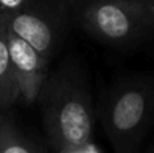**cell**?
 <instances>
[{
    "label": "cell",
    "instance_id": "obj_1",
    "mask_svg": "<svg viewBox=\"0 0 154 153\" xmlns=\"http://www.w3.org/2000/svg\"><path fill=\"white\" fill-rule=\"evenodd\" d=\"M38 102L45 138L54 153L93 143L97 111L79 66L64 62L50 72Z\"/></svg>",
    "mask_w": 154,
    "mask_h": 153
},
{
    "label": "cell",
    "instance_id": "obj_9",
    "mask_svg": "<svg viewBox=\"0 0 154 153\" xmlns=\"http://www.w3.org/2000/svg\"><path fill=\"white\" fill-rule=\"evenodd\" d=\"M55 153H100L97 146L94 143H90V144H85V146H81V147H73V149H63V150H58Z\"/></svg>",
    "mask_w": 154,
    "mask_h": 153
},
{
    "label": "cell",
    "instance_id": "obj_11",
    "mask_svg": "<svg viewBox=\"0 0 154 153\" xmlns=\"http://www.w3.org/2000/svg\"><path fill=\"white\" fill-rule=\"evenodd\" d=\"M87 2H90V0H87Z\"/></svg>",
    "mask_w": 154,
    "mask_h": 153
},
{
    "label": "cell",
    "instance_id": "obj_5",
    "mask_svg": "<svg viewBox=\"0 0 154 153\" xmlns=\"http://www.w3.org/2000/svg\"><path fill=\"white\" fill-rule=\"evenodd\" d=\"M8 47L20 89V102L33 105L50 74V62L32 45L8 29Z\"/></svg>",
    "mask_w": 154,
    "mask_h": 153
},
{
    "label": "cell",
    "instance_id": "obj_2",
    "mask_svg": "<svg viewBox=\"0 0 154 153\" xmlns=\"http://www.w3.org/2000/svg\"><path fill=\"white\" fill-rule=\"evenodd\" d=\"M114 153H139L154 128V78L132 75L114 83L97 111Z\"/></svg>",
    "mask_w": 154,
    "mask_h": 153
},
{
    "label": "cell",
    "instance_id": "obj_3",
    "mask_svg": "<svg viewBox=\"0 0 154 153\" xmlns=\"http://www.w3.org/2000/svg\"><path fill=\"white\" fill-rule=\"evenodd\" d=\"M79 21L90 36L106 45L133 47L154 36V0H90Z\"/></svg>",
    "mask_w": 154,
    "mask_h": 153
},
{
    "label": "cell",
    "instance_id": "obj_10",
    "mask_svg": "<svg viewBox=\"0 0 154 153\" xmlns=\"http://www.w3.org/2000/svg\"><path fill=\"white\" fill-rule=\"evenodd\" d=\"M144 153H154V146H151V147H150L147 152H144Z\"/></svg>",
    "mask_w": 154,
    "mask_h": 153
},
{
    "label": "cell",
    "instance_id": "obj_8",
    "mask_svg": "<svg viewBox=\"0 0 154 153\" xmlns=\"http://www.w3.org/2000/svg\"><path fill=\"white\" fill-rule=\"evenodd\" d=\"M41 2H44V0H0V12L8 14L12 11L33 6L36 3H41Z\"/></svg>",
    "mask_w": 154,
    "mask_h": 153
},
{
    "label": "cell",
    "instance_id": "obj_7",
    "mask_svg": "<svg viewBox=\"0 0 154 153\" xmlns=\"http://www.w3.org/2000/svg\"><path fill=\"white\" fill-rule=\"evenodd\" d=\"M0 153H47L5 111L0 113Z\"/></svg>",
    "mask_w": 154,
    "mask_h": 153
},
{
    "label": "cell",
    "instance_id": "obj_6",
    "mask_svg": "<svg viewBox=\"0 0 154 153\" xmlns=\"http://www.w3.org/2000/svg\"><path fill=\"white\" fill-rule=\"evenodd\" d=\"M20 102V89L8 47V24L0 12V113Z\"/></svg>",
    "mask_w": 154,
    "mask_h": 153
},
{
    "label": "cell",
    "instance_id": "obj_4",
    "mask_svg": "<svg viewBox=\"0 0 154 153\" xmlns=\"http://www.w3.org/2000/svg\"><path fill=\"white\" fill-rule=\"evenodd\" d=\"M8 29L51 62L64 36V15L54 0L3 14Z\"/></svg>",
    "mask_w": 154,
    "mask_h": 153
}]
</instances>
